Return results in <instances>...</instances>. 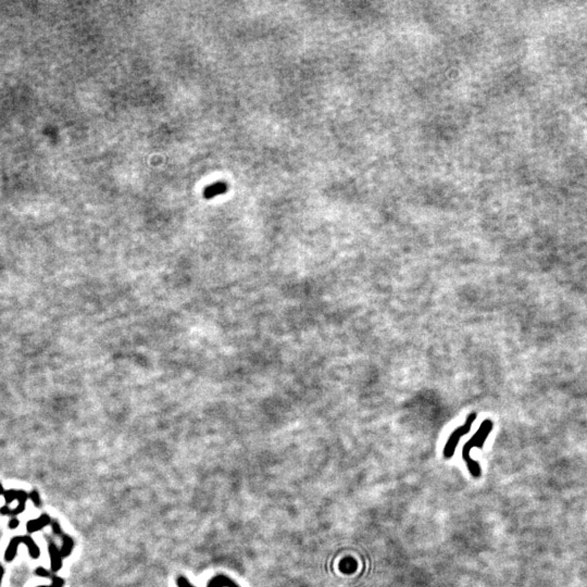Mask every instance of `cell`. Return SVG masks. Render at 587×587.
<instances>
[{"mask_svg": "<svg viewBox=\"0 0 587 587\" xmlns=\"http://www.w3.org/2000/svg\"><path fill=\"white\" fill-rule=\"evenodd\" d=\"M493 429H494L493 421L488 420V419L484 420L482 422L481 426L478 427V430L475 432V434L473 435L471 439L469 440L462 447L463 461L466 462L469 472L471 473V475L474 478H478L482 476V470H481V466L478 465V463L474 459H473L470 455V452L472 449H474V448L482 449V448L484 447V444H485L489 433L493 431Z\"/></svg>", "mask_w": 587, "mask_h": 587, "instance_id": "cell-1", "label": "cell"}, {"mask_svg": "<svg viewBox=\"0 0 587 587\" xmlns=\"http://www.w3.org/2000/svg\"><path fill=\"white\" fill-rule=\"evenodd\" d=\"M6 499V506L0 508V514L2 516L15 517L22 513L27 507V501L29 499V494L21 489H7L2 494Z\"/></svg>", "mask_w": 587, "mask_h": 587, "instance_id": "cell-2", "label": "cell"}, {"mask_svg": "<svg viewBox=\"0 0 587 587\" xmlns=\"http://www.w3.org/2000/svg\"><path fill=\"white\" fill-rule=\"evenodd\" d=\"M21 544H24L25 546H27L29 549V554L33 559L39 558L40 549L38 548L37 544L35 543V540L32 537L29 536V535H25V536H15V537L11 538V540H10L8 548L6 549V553H4V557H3L6 562H11V561L14 560L15 556H17V553H18V547Z\"/></svg>", "mask_w": 587, "mask_h": 587, "instance_id": "cell-3", "label": "cell"}, {"mask_svg": "<svg viewBox=\"0 0 587 587\" xmlns=\"http://www.w3.org/2000/svg\"><path fill=\"white\" fill-rule=\"evenodd\" d=\"M475 420H476V413L475 412L469 414V416L467 418L465 423H463L461 426H459V427H458V429H456L454 432H452L450 437H449V439H448V440L446 442V445L444 447V451H442V452H444V457L446 458V459H450V458L455 455L456 448H457L458 444H459L460 440L466 434H468L469 432H470L471 427H472L473 423H474V422H475Z\"/></svg>", "mask_w": 587, "mask_h": 587, "instance_id": "cell-4", "label": "cell"}, {"mask_svg": "<svg viewBox=\"0 0 587 587\" xmlns=\"http://www.w3.org/2000/svg\"><path fill=\"white\" fill-rule=\"evenodd\" d=\"M51 527H53V531L55 534H57L60 537H62L63 546H62V548H61L60 552H61V556H62V558H66L72 553V549H73V547H74L73 539L69 537L68 535L63 534L62 529H61L59 523L57 521L51 522Z\"/></svg>", "mask_w": 587, "mask_h": 587, "instance_id": "cell-5", "label": "cell"}, {"mask_svg": "<svg viewBox=\"0 0 587 587\" xmlns=\"http://www.w3.org/2000/svg\"><path fill=\"white\" fill-rule=\"evenodd\" d=\"M48 552L50 555L51 571H53L54 573H57L61 569V566H62V556H61V552L57 548V546L53 540H49L48 542Z\"/></svg>", "mask_w": 587, "mask_h": 587, "instance_id": "cell-6", "label": "cell"}, {"mask_svg": "<svg viewBox=\"0 0 587 587\" xmlns=\"http://www.w3.org/2000/svg\"><path fill=\"white\" fill-rule=\"evenodd\" d=\"M49 524H51V519L48 514L44 513L37 519L29 520V521L27 523V531L29 534H32V533H35L37 531H40V529H43L44 528H46Z\"/></svg>", "mask_w": 587, "mask_h": 587, "instance_id": "cell-7", "label": "cell"}, {"mask_svg": "<svg viewBox=\"0 0 587 587\" xmlns=\"http://www.w3.org/2000/svg\"><path fill=\"white\" fill-rule=\"evenodd\" d=\"M208 587H238L225 575H218L209 582Z\"/></svg>", "mask_w": 587, "mask_h": 587, "instance_id": "cell-8", "label": "cell"}, {"mask_svg": "<svg viewBox=\"0 0 587 587\" xmlns=\"http://www.w3.org/2000/svg\"><path fill=\"white\" fill-rule=\"evenodd\" d=\"M50 579H51V582H53V583H51V585H48V586L47 585H40V586H37V587H63L64 581L62 579H61V578H59V576H57V574H51V578Z\"/></svg>", "mask_w": 587, "mask_h": 587, "instance_id": "cell-9", "label": "cell"}, {"mask_svg": "<svg viewBox=\"0 0 587 587\" xmlns=\"http://www.w3.org/2000/svg\"><path fill=\"white\" fill-rule=\"evenodd\" d=\"M29 498L30 499V500L33 501L34 506H35L36 508H40V507H42V500H40L39 494H38V492H37V491H35V489H34V491L30 492V493L29 494Z\"/></svg>", "mask_w": 587, "mask_h": 587, "instance_id": "cell-10", "label": "cell"}, {"mask_svg": "<svg viewBox=\"0 0 587 587\" xmlns=\"http://www.w3.org/2000/svg\"><path fill=\"white\" fill-rule=\"evenodd\" d=\"M177 585H178V587H194L186 579L183 578V576L177 579Z\"/></svg>", "mask_w": 587, "mask_h": 587, "instance_id": "cell-11", "label": "cell"}, {"mask_svg": "<svg viewBox=\"0 0 587 587\" xmlns=\"http://www.w3.org/2000/svg\"><path fill=\"white\" fill-rule=\"evenodd\" d=\"M19 525H20V521H19V520H18L17 518H12V519L10 520V521H9L8 527H9V528L14 529V528H17L19 527Z\"/></svg>", "mask_w": 587, "mask_h": 587, "instance_id": "cell-12", "label": "cell"}, {"mask_svg": "<svg viewBox=\"0 0 587 587\" xmlns=\"http://www.w3.org/2000/svg\"><path fill=\"white\" fill-rule=\"evenodd\" d=\"M3 575H4V569H3V566L1 564H0V586H1V582H2V579H3Z\"/></svg>", "mask_w": 587, "mask_h": 587, "instance_id": "cell-13", "label": "cell"}, {"mask_svg": "<svg viewBox=\"0 0 587 587\" xmlns=\"http://www.w3.org/2000/svg\"><path fill=\"white\" fill-rule=\"evenodd\" d=\"M4 491H6V489H4V488H3V486H2V484H1V483H0V495H2V494H3V492H4Z\"/></svg>", "mask_w": 587, "mask_h": 587, "instance_id": "cell-14", "label": "cell"}]
</instances>
